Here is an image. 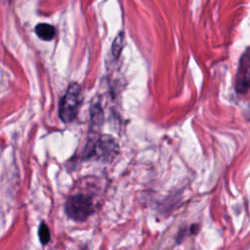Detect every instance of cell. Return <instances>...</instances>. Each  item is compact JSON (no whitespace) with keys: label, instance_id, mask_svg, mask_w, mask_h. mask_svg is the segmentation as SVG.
Returning a JSON list of instances; mask_svg holds the SVG:
<instances>
[{"label":"cell","instance_id":"obj_1","mask_svg":"<svg viewBox=\"0 0 250 250\" xmlns=\"http://www.w3.org/2000/svg\"><path fill=\"white\" fill-rule=\"evenodd\" d=\"M64 210L70 219L76 222H83L95 212V205L91 195L79 192L67 198Z\"/></svg>","mask_w":250,"mask_h":250},{"label":"cell","instance_id":"obj_2","mask_svg":"<svg viewBox=\"0 0 250 250\" xmlns=\"http://www.w3.org/2000/svg\"><path fill=\"white\" fill-rule=\"evenodd\" d=\"M81 103V87L76 82H71L59 104V116L64 123L72 122L79 110Z\"/></svg>","mask_w":250,"mask_h":250},{"label":"cell","instance_id":"obj_3","mask_svg":"<svg viewBox=\"0 0 250 250\" xmlns=\"http://www.w3.org/2000/svg\"><path fill=\"white\" fill-rule=\"evenodd\" d=\"M118 152V145L111 136L102 135L89 143L86 148V159L110 161Z\"/></svg>","mask_w":250,"mask_h":250},{"label":"cell","instance_id":"obj_4","mask_svg":"<svg viewBox=\"0 0 250 250\" xmlns=\"http://www.w3.org/2000/svg\"><path fill=\"white\" fill-rule=\"evenodd\" d=\"M35 33L36 35L45 41H50L54 38L55 34H56V29L55 27L50 24V23H46V22H40L37 23L35 25Z\"/></svg>","mask_w":250,"mask_h":250},{"label":"cell","instance_id":"obj_5","mask_svg":"<svg viewBox=\"0 0 250 250\" xmlns=\"http://www.w3.org/2000/svg\"><path fill=\"white\" fill-rule=\"evenodd\" d=\"M124 42H125V35L123 31H120L117 36L115 37V39L112 42V46H111V54L113 56V58L118 59L123 47H124Z\"/></svg>","mask_w":250,"mask_h":250},{"label":"cell","instance_id":"obj_6","mask_svg":"<svg viewBox=\"0 0 250 250\" xmlns=\"http://www.w3.org/2000/svg\"><path fill=\"white\" fill-rule=\"evenodd\" d=\"M38 235H39V240L40 242L45 245L47 244L49 241H50V238H51V234H50V230H49V228L48 226L42 222L39 226V229H38Z\"/></svg>","mask_w":250,"mask_h":250},{"label":"cell","instance_id":"obj_7","mask_svg":"<svg viewBox=\"0 0 250 250\" xmlns=\"http://www.w3.org/2000/svg\"><path fill=\"white\" fill-rule=\"evenodd\" d=\"M247 85L250 87V72H249L248 77H247Z\"/></svg>","mask_w":250,"mask_h":250}]
</instances>
